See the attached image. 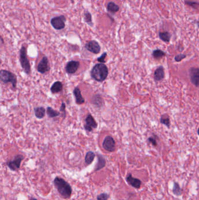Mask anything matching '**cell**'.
<instances>
[{
	"instance_id": "obj_1",
	"label": "cell",
	"mask_w": 199,
	"mask_h": 200,
	"mask_svg": "<svg viewBox=\"0 0 199 200\" xmlns=\"http://www.w3.org/2000/svg\"><path fill=\"white\" fill-rule=\"evenodd\" d=\"M55 188L61 197L65 199L70 198L72 194V190L70 184L60 177H56L54 180Z\"/></svg>"
},
{
	"instance_id": "obj_2",
	"label": "cell",
	"mask_w": 199,
	"mask_h": 200,
	"mask_svg": "<svg viewBox=\"0 0 199 200\" xmlns=\"http://www.w3.org/2000/svg\"><path fill=\"white\" fill-rule=\"evenodd\" d=\"M91 77L99 82H102L106 80L108 75V69L103 63L96 64L91 70Z\"/></svg>"
},
{
	"instance_id": "obj_3",
	"label": "cell",
	"mask_w": 199,
	"mask_h": 200,
	"mask_svg": "<svg viewBox=\"0 0 199 200\" xmlns=\"http://www.w3.org/2000/svg\"><path fill=\"white\" fill-rule=\"evenodd\" d=\"M0 81L6 84L11 83L14 89H16L17 88V76L10 71L6 70H0Z\"/></svg>"
},
{
	"instance_id": "obj_4",
	"label": "cell",
	"mask_w": 199,
	"mask_h": 200,
	"mask_svg": "<svg viewBox=\"0 0 199 200\" xmlns=\"http://www.w3.org/2000/svg\"><path fill=\"white\" fill-rule=\"evenodd\" d=\"M19 60L24 72L27 74H30L31 73V67L27 57L26 48L24 46H22L19 51Z\"/></svg>"
},
{
	"instance_id": "obj_5",
	"label": "cell",
	"mask_w": 199,
	"mask_h": 200,
	"mask_svg": "<svg viewBox=\"0 0 199 200\" xmlns=\"http://www.w3.org/2000/svg\"><path fill=\"white\" fill-rule=\"evenodd\" d=\"M66 18L64 15H60L58 17H54L50 20L51 26L56 30L63 29L66 27L65 22Z\"/></svg>"
},
{
	"instance_id": "obj_6",
	"label": "cell",
	"mask_w": 199,
	"mask_h": 200,
	"mask_svg": "<svg viewBox=\"0 0 199 200\" xmlns=\"http://www.w3.org/2000/svg\"><path fill=\"white\" fill-rule=\"evenodd\" d=\"M115 141L111 136H107L102 144L104 149L109 152H113L115 150Z\"/></svg>"
},
{
	"instance_id": "obj_7",
	"label": "cell",
	"mask_w": 199,
	"mask_h": 200,
	"mask_svg": "<svg viewBox=\"0 0 199 200\" xmlns=\"http://www.w3.org/2000/svg\"><path fill=\"white\" fill-rule=\"evenodd\" d=\"M24 157L21 155H18L16 156L14 160L12 161H8L7 163V166L12 171H16L18 170L20 167L22 160H23Z\"/></svg>"
},
{
	"instance_id": "obj_8",
	"label": "cell",
	"mask_w": 199,
	"mask_h": 200,
	"mask_svg": "<svg viewBox=\"0 0 199 200\" xmlns=\"http://www.w3.org/2000/svg\"><path fill=\"white\" fill-rule=\"evenodd\" d=\"M50 69L49 61L47 57H43L37 67V70L38 72L41 74H44L48 72L50 70Z\"/></svg>"
},
{
	"instance_id": "obj_9",
	"label": "cell",
	"mask_w": 199,
	"mask_h": 200,
	"mask_svg": "<svg viewBox=\"0 0 199 200\" xmlns=\"http://www.w3.org/2000/svg\"><path fill=\"white\" fill-rule=\"evenodd\" d=\"M85 48L86 49L94 53V54H98L99 53L100 51V46L98 42L96 40H91L88 42H87Z\"/></svg>"
},
{
	"instance_id": "obj_10",
	"label": "cell",
	"mask_w": 199,
	"mask_h": 200,
	"mask_svg": "<svg viewBox=\"0 0 199 200\" xmlns=\"http://www.w3.org/2000/svg\"><path fill=\"white\" fill-rule=\"evenodd\" d=\"M98 124L95 121L94 117L91 115L89 114L85 119V124L84 125V128L89 132H91L93 129L97 128Z\"/></svg>"
},
{
	"instance_id": "obj_11",
	"label": "cell",
	"mask_w": 199,
	"mask_h": 200,
	"mask_svg": "<svg viewBox=\"0 0 199 200\" xmlns=\"http://www.w3.org/2000/svg\"><path fill=\"white\" fill-rule=\"evenodd\" d=\"M189 74L190 76V80L194 85L196 87L199 86V70L198 68H191L189 70Z\"/></svg>"
},
{
	"instance_id": "obj_12",
	"label": "cell",
	"mask_w": 199,
	"mask_h": 200,
	"mask_svg": "<svg viewBox=\"0 0 199 200\" xmlns=\"http://www.w3.org/2000/svg\"><path fill=\"white\" fill-rule=\"evenodd\" d=\"M79 66V62L77 61H68L66 66V71L68 74H74L77 71Z\"/></svg>"
},
{
	"instance_id": "obj_13",
	"label": "cell",
	"mask_w": 199,
	"mask_h": 200,
	"mask_svg": "<svg viewBox=\"0 0 199 200\" xmlns=\"http://www.w3.org/2000/svg\"><path fill=\"white\" fill-rule=\"evenodd\" d=\"M126 180L128 184L136 189H140L141 185V181L136 178L133 177L131 173H128L126 177Z\"/></svg>"
},
{
	"instance_id": "obj_14",
	"label": "cell",
	"mask_w": 199,
	"mask_h": 200,
	"mask_svg": "<svg viewBox=\"0 0 199 200\" xmlns=\"http://www.w3.org/2000/svg\"><path fill=\"white\" fill-rule=\"evenodd\" d=\"M74 95L75 96V101H76V103L78 104V105H81L85 102V99L83 98L81 94V91L78 87H75L74 91H73Z\"/></svg>"
},
{
	"instance_id": "obj_15",
	"label": "cell",
	"mask_w": 199,
	"mask_h": 200,
	"mask_svg": "<svg viewBox=\"0 0 199 200\" xmlns=\"http://www.w3.org/2000/svg\"><path fill=\"white\" fill-rule=\"evenodd\" d=\"M165 77L164 69L162 66L159 67L155 70L154 72V79L155 81H159L162 80Z\"/></svg>"
},
{
	"instance_id": "obj_16",
	"label": "cell",
	"mask_w": 199,
	"mask_h": 200,
	"mask_svg": "<svg viewBox=\"0 0 199 200\" xmlns=\"http://www.w3.org/2000/svg\"><path fill=\"white\" fill-rule=\"evenodd\" d=\"M63 89V85L61 81H57L53 84L50 88V91L53 94H55L61 92Z\"/></svg>"
},
{
	"instance_id": "obj_17",
	"label": "cell",
	"mask_w": 199,
	"mask_h": 200,
	"mask_svg": "<svg viewBox=\"0 0 199 200\" xmlns=\"http://www.w3.org/2000/svg\"><path fill=\"white\" fill-rule=\"evenodd\" d=\"M120 7L117 5L115 2L111 1L107 5V10L112 14H115L117 12L119 11Z\"/></svg>"
},
{
	"instance_id": "obj_18",
	"label": "cell",
	"mask_w": 199,
	"mask_h": 200,
	"mask_svg": "<svg viewBox=\"0 0 199 200\" xmlns=\"http://www.w3.org/2000/svg\"><path fill=\"white\" fill-rule=\"evenodd\" d=\"M34 112L36 117L38 119H42L45 116L46 110L44 107L40 106V107H36L34 108Z\"/></svg>"
},
{
	"instance_id": "obj_19",
	"label": "cell",
	"mask_w": 199,
	"mask_h": 200,
	"mask_svg": "<svg viewBox=\"0 0 199 200\" xmlns=\"http://www.w3.org/2000/svg\"><path fill=\"white\" fill-rule=\"evenodd\" d=\"M98 164L96 166L95 170L96 172L101 170L106 166V160H105V158L102 156L98 155Z\"/></svg>"
},
{
	"instance_id": "obj_20",
	"label": "cell",
	"mask_w": 199,
	"mask_h": 200,
	"mask_svg": "<svg viewBox=\"0 0 199 200\" xmlns=\"http://www.w3.org/2000/svg\"><path fill=\"white\" fill-rule=\"evenodd\" d=\"M46 112H47V114L49 116V117L53 118H55V117H59L60 115V112L59 111H55L53 108H52L50 106H48L46 110Z\"/></svg>"
},
{
	"instance_id": "obj_21",
	"label": "cell",
	"mask_w": 199,
	"mask_h": 200,
	"mask_svg": "<svg viewBox=\"0 0 199 200\" xmlns=\"http://www.w3.org/2000/svg\"><path fill=\"white\" fill-rule=\"evenodd\" d=\"M95 157V154L92 151H89L85 156V161L87 165H90L92 163V162L94 161Z\"/></svg>"
},
{
	"instance_id": "obj_22",
	"label": "cell",
	"mask_w": 199,
	"mask_h": 200,
	"mask_svg": "<svg viewBox=\"0 0 199 200\" xmlns=\"http://www.w3.org/2000/svg\"><path fill=\"white\" fill-rule=\"evenodd\" d=\"M159 37L162 41L165 42H169L171 38V35L168 32H160L159 33Z\"/></svg>"
},
{
	"instance_id": "obj_23",
	"label": "cell",
	"mask_w": 199,
	"mask_h": 200,
	"mask_svg": "<svg viewBox=\"0 0 199 200\" xmlns=\"http://www.w3.org/2000/svg\"><path fill=\"white\" fill-rule=\"evenodd\" d=\"M172 192L177 196H180L182 193V190L179 184L177 182H175L173 184Z\"/></svg>"
},
{
	"instance_id": "obj_24",
	"label": "cell",
	"mask_w": 199,
	"mask_h": 200,
	"mask_svg": "<svg viewBox=\"0 0 199 200\" xmlns=\"http://www.w3.org/2000/svg\"><path fill=\"white\" fill-rule=\"evenodd\" d=\"M84 20L85 22L90 26H93L92 15L88 11H85L84 12Z\"/></svg>"
},
{
	"instance_id": "obj_25",
	"label": "cell",
	"mask_w": 199,
	"mask_h": 200,
	"mask_svg": "<svg viewBox=\"0 0 199 200\" xmlns=\"http://www.w3.org/2000/svg\"><path fill=\"white\" fill-rule=\"evenodd\" d=\"M165 55H166V53L164 52H163L162 50H160V49H156V50H154L152 52V55L156 59H160L163 57H164Z\"/></svg>"
},
{
	"instance_id": "obj_26",
	"label": "cell",
	"mask_w": 199,
	"mask_h": 200,
	"mask_svg": "<svg viewBox=\"0 0 199 200\" xmlns=\"http://www.w3.org/2000/svg\"><path fill=\"white\" fill-rule=\"evenodd\" d=\"M185 3L186 5L191 6L192 8H193L194 9H197L198 6H199V3L197 2H195V1H193L186 0L185 1Z\"/></svg>"
},
{
	"instance_id": "obj_27",
	"label": "cell",
	"mask_w": 199,
	"mask_h": 200,
	"mask_svg": "<svg viewBox=\"0 0 199 200\" xmlns=\"http://www.w3.org/2000/svg\"><path fill=\"white\" fill-rule=\"evenodd\" d=\"M160 122L161 123H162L164 125H165L168 128H169V127H170V120H169L168 117H167V118L166 117H165V118H164L163 117H161Z\"/></svg>"
},
{
	"instance_id": "obj_28",
	"label": "cell",
	"mask_w": 199,
	"mask_h": 200,
	"mask_svg": "<svg viewBox=\"0 0 199 200\" xmlns=\"http://www.w3.org/2000/svg\"><path fill=\"white\" fill-rule=\"evenodd\" d=\"M109 198V195L107 193H102L97 196L96 200H108Z\"/></svg>"
},
{
	"instance_id": "obj_29",
	"label": "cell",
	"mask_w": 199,
	"mask_h": 200,
	"mask_svg": "<svg viewBox=\"0 0 199 200\" xmlns=\"http://www.w3.org/2000/svg\"><path fill=\"white\" fill-rule=\"evenodd\" d=\"M102 98L100 97V95H96L93 98V102L94 103L96 106L98 105V102H100V104L102 105Z\"/></svg>"
},
{
	"instance_id": "obj_30",
	"label": "cell",
	"mask_w": 199,
	"mask_h": 200,
	"mask_svg": "<svg viewBox=\"0 0 199 200\" xmlns=\"http://www.w3.org/2000/svg\"><path fill=\"white\" fill-rule=\"evenodd\" d=\"M186 57V56L184 55V54H179V55L175 56V61L179 62V61L182 60L183 59H185Z\"/></svg>"
},
{
	"instance_id": "obj_31",
	"label": "cell",
	"mask_w": 199,
	"mask_h": 200,
	"mask_svg": "<svg viewBox=\"0 0 199 200\" xmlns=\"http://www.w3.org/2000/svg\"><path fill=\"white\" fill-rule=\"evenodd\" d=\"M106 56H107V53H106V52L102 54V55L100 57L97 59V60L99 61V62H100V63H105V58H106Z\"/></svg>"
},
{
	"instance_id": "obj_32",
	"label": "cell",
	"mask_w": 199,
	"mask_h": 200,
	"mask_svg": "<svg viewBox=\"0 0 199 200\" xmlns=\"http://www.w3.org/2000/svg\"><path fill=\"white\" fill-rule=\"evenodd\" d=\"M60 111L61 112H63L64 113V118L66 117V104L63 102L62 104H61V107H60Z\"/></svg>"
},
{
	"instance_id": "obj_33",
	"label": "cell",
	"mask_w": 199,
	"mask_h": 200,
	"mask_svg": "<svg viewBox=\"0 0 199 200\" xmlns=\"http://www.w3.org/2000/svg\"><path fill=\"white\" fill-rule=\"evenodd\" d=\"M148 140L149 141V142H151L152 144H153L154 146H156L157 144V143H156V140L155 138H154L153 137H150L149 139H148Z\"/></svg>"
},
{
	"instance_id": "obj_34",
	"label": "cell",
	"mask_w": 199,
	"mask_h": 200,
	"mask_svg": "<svg viewBox=\"0 0 199 200\" xmlns=\"http://www.w3.org/2000/svg\"><path fill=\"white\" fill-rule=\"evenodd\" d=\"M30 200H38L37 199H36V198H31Z\"/></svg>"
}]
</instances>
